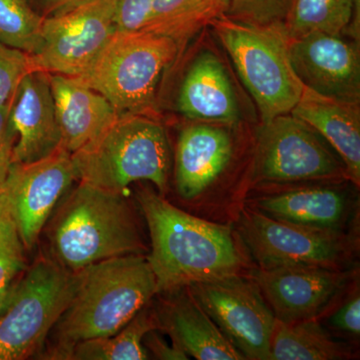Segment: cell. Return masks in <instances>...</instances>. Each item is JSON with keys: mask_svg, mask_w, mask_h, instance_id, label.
Returning a JSON list of instances; mask_svg holds the SVG:
<instances>
[{"mask_svg": "<svg viewBox=\"0 0 360 360\" xmlns=\"http://www.w3.org/2000/svg\"><path fill=\"white\" fill-rule=\"evenodd\" d=\"M136 200L150 233L146 257L158 293L240 274L243 258L229 227L188 214L153 189H139Z\"/></svg>", "mask_w": 360, "mask_h": 360, "instance_id": "cell-1", "label": "cell"}, {"mask_svg": "<svg viewBox=\"0 0 360 360\" xmlns=\"http://www.w3.org/2000/svg\"><path fill=\"white\" fill-rule=\"evenodd\" d=\"M77 274L75 295L51 330L46 359H66L77 343L115 335L158 293L144 255L110 258Z\"/></svg>", "mask_w": 360, "mask_h": 360, "instance_id": "cell-2", "label": "cell"}, {"mask_svg": "<svg viewBox=\"0 0 360 360\" xmlns=\"http://www.w3.org/2000/svg\"><path fill=\"white\" fill-rule=\"evenodd\" d=\"M47 238L51 257L73 272L146 250L136 213L124 193L84 181L63 200Z\"/></svg>", "mask_w": 360, "mask_h": 360, "instance_id": "cell-3", "label": "cell"}, {"mask_svg": "<svg viewBox=\"0 0 360 360\" xmlns=\"http://www.w3.org/2000/svg\"><path fill=\"white\" fill-rule=\"evenodd\" d=\"M71 158L79 181L123 193L129 184L146 180L160 194L167 191L169 143L162 125L148 115L118 116Z\"/></svg>", "mask_w": 360, "mask_h": 360, "instance_id": "cell-4", "label": "cell"}, {"mask_svg": "<svg viewBox=\"0 0 360 360\" xmlns=\"http://www.w3.org/2000/svg\"><path fill=\"white\" fill-rule=\"evenodd\" d=\"M210 25L255 99L262 122L290 113L304 85L291 65L283 23L248 25L224 14Z\"/></svg>", "mask_w": 360, "mask_h": 360, "instance_id": "cell-5", "label": "cell"}, {"mask_svg": "<svg viewBox=\"0 0 360 360\" xmlns=\"http://www.w3.org/2000/svg\"><path fill=\"white\" fill-rule=\"evenodd\" d=\"M176 58L177 45L167 37L116 32L89 70L73 78L105 97L118 115H148L161 75Z\"/></svg>", "mask_w": 360, "mask_h": 360, "instance_id": "cell-6", "label": "cell"}, {"mask_svg": "<svg viewBox=\"0 0 360 360\" xmlns=\"http://www.w3.org/2000/svg\"><path fill=\"white\" fill-rule=\"evenodd\" d=\"M21 276L0 314V360L27 359L41 352L77 288V272L51 257H40Z\"/></svg>", "mask_w": 360, "mask_h": 360, "instance_id": "cell-7", "label": "cell"}, {"mask_svg": "<svg viewBox=\"0 0 360 360\" xmlns=\"http://www.w3.org/2000/svg\"><path fill=\"white\" fill-rule=\"evenodd\" d=\"M330 146L307 123L288 115L262 122L253 161L257 184H296L347 177Z\"/></svg>", "mask_w": 360, "mask_h": 360, "instance_id": "cell-8", "label": "cell"}, {"mask_svg": "<svg viewBox=\"0 0 360 360\" xmlns=\"http://www.w3.org/2000/svg\"><path fill=\"white\" fill-rule=\"evenodd\" d=\"M238 231L260 269L283 266L342 269L352 253V243L345 233L281 221L253 208H246L241 213Z\"/></svg>", "mask_w": 360, "mask_h": 360, "instance_id": "cell-9", "label": "cell"}, {"mask_svg": "<svg viewBox=\"0 0 360 360\" xmlns=\"http://www.w3.org/2000/svg\"><path fill=\"white\" fill-rule=\"evenodd\" d=\"M115 32L113 0H89L44 18L41 44L30 56V70L79 77Z\"/></svg>", "mask_w": 360, "mask_h": 360, "instance_id": "cell-10", "label": "cell"}, {"mask_svg": "<svg viewBox=\"0 0 360 360\" xmlns=\"http://www.w3.org/2000/svg\"><path fill=\"white\" fill-rule=\"evenodd\" d=\"M187 288L245 359L270 360L277 319L255 281L238 274Z\"/></svg>", "mask_w": 360, "mask_h": 360, "instance_id": "cell-11", "label": "cell"}, {"mask_svg": "<svg viewBox=\"0 0 360 360\" xmlns=\"http://www.w3.org/2000/svg\"><path fill=\"white\" fill-rule=\"evenodd\" d=\"M75 180L71 155L61 148L42 160L13 163L0 189L11 203L25 250L37 245L54 208Z\"/></svg>", "mask_w": 360, "mask_h": 360, "instance_id": "cell-12", "label": "cell"}, {"mask_svg": "<svg viewBox=\"0 0 360 360\" xmlns=\"http://www.w3.org/2000/svg\"><path fill=\"white\" fill-rule=\"evenodd\" d=\"M352 274L326 266H283L259 269L255 283L277 321L284 323L316 319L347 290Z\"/></svg>", "mask_w": 360, "mask_h": 360, "instance_id": "cell-13", "label": "cell"}, {"mask_svg": "<svg viewBox=\"0 0 360 360\" xmlns=\"http://www.w3.org/2000/svg\"><path fill=\"white\" fill-rule=\"evenodd\" d=\"M290 56L305 89L342 103L359 104V41L311 32L290 39Z\"/></svg>", "mask_w": 360, "mask_h": 360, "instance_id": "cell-14", "label": "cell"}, {"mask_svg": "<svg viewBox=\"0 0 360 360\" xmlns=\"http://www.w3.org/2000/svg\"><path fill=\"white\" fill-rule=\"evenodd\" d=\"M9 118L18 136L13 163L42 160L61 148L49 73H26L11 99Z\"/></svg>", "mask_w": 360, "mask_h": 360, "instance_id": "cell-15", "label": "cell"}, {"mask_svg": "<svg viewBox=\"0 0 360 360\" xmlns=\"http://www.w3.org/2000/svg\"><path fill=\"white\" fill-rule=\"evenodd\" d=\"M233 142L227 129L196 123L180 132L175 150V186L184 200L205 193L229 167Z\"/></svg>", "mask_w": 360, "mask_h": 360, "instance_id": "cell-16", "label": "cell"}, {"mask_svg": "<svg viewBox=\"0 0 360 360\" xmlns=\"http://www.w3.org/2000/svg\"><path fill=\"white\" fill-rule=\"evenodd\" d=\"M167 298L155 309L160 330L187 356L200 360L245 359L225 338L214 321L187 288L165 292Z\"/></svg>", "mask_w": 360, "mask_h": 360, "instance_id": "cell-17", "label": "cell"}, {"mask_svg": "<svg viewBox=\"0 0 360 360\" xmlns=\"http://www.w3.org/2000/svg\"><path fill=\"white\" fill-rule=\"evenodd\" d=\"M251 208L281 221L343 233L354 205L347 189L323 186L260 196L252 201Z\"/></svg>", "mask_w": 360, "mask_h": 360, "instance_id": "cell-18", "label": "cell"}, {"mask_svg": "<svg viewBox=\"0 0 360 360\" xmlns=\"http://www.w3.org/2000/svg\"><path fill=\"white\" fill-rule=\"evenodd\" d=\"M177 110L189 120L234 124L240 110L224 63L214 53L202 51L187 70L177 97Z\"/></svg>", "mask_w": 360, "mask_h": 360, "instance_id": "cell-19", "label": "cell"}, {"mask_svg": "<svg viewBox=\"0 0 360 360\" xmlns=\"http://www.w3.org/2000/svg\"><path fill=\"white\" fill-rule=\"evenodd\" d=\"M61 148L70 155L98 136L117 120L110 101L73 77L49 75Z\"/></svg>", "mask_w": 360, "mask_h": 360, "instance_id": "cell-20", "label": "cell"}, {"mask_svg": "<svg viewBox=\"0 0 360 360\" xmlns=\"http://www.w3.org/2000/svg\"><path fill=\"white\" fill-rule=\"evenodd\" d=\"M290 113L328 142L345 165L348 179L359 186V104L328 98L304 87L300 101Z\"/></svg>", "mask_w": 360, "mask_h": 360, "instance_id": "cell-21", "label": "cell"}, {"mask_svg": "<svg viewBox=\"0 0 360 360\" xmlns=\"http://www.w3.org/2000/svg\"><path fill=\"white\" fill-rule=\"evenodd\" d=\"M226 11L224 0H153L142 32L174 40L179 56L189 40Z\"/></svg>", "mask_w": 360, "mask_h": 360, "instance_id": "cell-22", "label": "cell"}, {"mask_svg": "<svg viewBox=\"0 0 360 360\" xmlns=\"http://www.w3.org/2000/svg\"><path fill=\"white\" fill-rule=\"evenodd\" d=\"M352 356L349 345L335 340L316 319L276 322L270 360H342Z\"/></svg>", "mask_w": 360, "mask_h": 360, "instance_id": "cell-23", "label": "cell"}, {"mask_svg": "<svg viewBox=\"0 0 360 360\" xmlns=\"http://www.w3.org/2000/svg\"><path fill=\"white\" fill-rule=\"evenodd\" d=\"M360 0H293L284 27L290 39L311 32L359 37Z\"/></svg>", "mask_w": 360, "mask_h": 360, "instance_id": "cell-24", "label": "cell"}, {"mask_svg": "<svg viewBox=\"0 0 360 360\" xmlns=\"http://www.w3.org/2000/svg\"><path fill=\"white\" fill-rule=\"evenodd\" d=\"M149 304V303H148ZM146 305L115 335L77 343L66 359L144 360L149 359L143 345L146 333L160 330L155 310Z\"/></svg>", "mask_w": 360, "mask_h": 360, "instance_id": "cell-25", "label": "cell"}, {"mask_svg": "<svg viewBox=\"0 0 360 360\" xmlns=\"http://www.w3.org/2000/svg\"><path fill=\"white\" fill-rule=\"evenodd\" d=\"M44 20L30 0H0V42L30 56L41 44Z\"/></svg>", "mask_w": 360, "mask_h": 360, "instance_id": "cell-26", "label": "cell"}, {"mask_svg": "<svg viewBox=\"0 0 360 360\" xmlns=\"http://www.w3.org/2000/svg\"><path fill=\"white\" fill-rule=\"evenodd\" d=\"M25 250L11 203L0 189V288L15 283L25 271Z\"/></svg>", "mask_w": 360, "mask_h": 360, "instance_id": "cell-27", "label": "cell"}, {"mask_svg": "<svg viewBox=\"0 0 360 360\" xmlns=\"http://www.w3.org/2000/svg\"><path fill=\"white\" fill-rule=\"evenodd\" d=\"M293 0H231L225 15L255 25L284 23Z\"/></svg>", "mask_w": 360, "mask_h": 360, "instance_id": "cell-28", "label": "cell"}, {"mask_svg": "<svg viewBox=\"0 0 360 360\" xmlns=\"http://www.w3.org/2000/svg\"><path fill=\"white\" fill-rule=\"evenodd\" d=\"M30 70V54L0 42V108L8 103Z\"/></svg>", "mask_w": 360, "mask_h": 360, "instance_id": "cell-29", "label": "cell"}, {"mask_svg": "<svg viewBox=\"0 0 360 360\" xmlns=\"http://www.w3.org/2000/svg\"><path fill=\"white\" fill-rule=\"evenodd\" d=\"M116 32L143 30L150 15L153 0H113Z\"/></svg>", "mask_w": 360, "mask_h": 360, "instance_id": "cell-30", "label": "cell"}, {"mask_svg": "<svg viewBox=\"0 0 360 360\" xmlns=\"http://www.w3.org/2000/svg\"><path fill=\"white\" fill-rule=\"evenodd\" d=\"M329 326L349 336L356 338L360 335V297L359 288L335 310L328 321Z\"/></svg>", "mask_w": 360, "mask_h": 360, "instance_id": "cell-31", "label": "cell"}, {"mask_svg": "<svg viewBox=\"0 0 360 360\" xmlns=\"http://www.w3.org/2000/svg\"><path fill=\"white\" fill-rule=\"evenodd\" d=\"M11 103V101L0 108V187L6 182L13 165L14 146L18 139L9 118Z\"/></svg>", "mask_w": 360, "mask_h": 360, "instance_id": "cell-32", "label": "cell"}, {"mask_svg": "<svg viewBox=\"0 0 360 360\" xmlns=\"http://www.w3.org/2000/svg\"><path fill=\"white\" fill-rule=\"evenodd\" d=\"M143 345L148 350L149 356L153 355V359L162 360H186V352L174 345H170L162 336L158 333V329H153L146 333L143 338Z\"/></svg>", "mask_w": 360, "mask_h": 360, "instance_id": "cell-33", "label": "cell"}, {"mask_svg": "<svg viewBox=\"0 0 360 360\" xmlns=\"http://www.w3.org/2000/svg\"><path fill=\"white\" fill-rule=\"evenodd\" d=\"M30 4L44 18L70 11L89 0H30Z\"/></svg>", "mask_w": 360, "mask_h": 360, "instance_id": "cell-34", "label": "cell"}, {"mask_svg": "<svg viewBox=\"0 0 360 360\" xmlns=\"http://www.w3.org/2000/svg\"><path fill=\"white\" fill-rule=\"evenodd\" d=\"M13 284L14 283L11 285L7 286V288H0V314L6 307V303L8 302L11 291H13Z\"/></svg>", "mask_w": 360, "mask_h": 360, "instance_id": "cell-35", "label": "cell"}, {"mask_svg": "<svg viewBox=\"0 0 360 360\" xmlns=\"http://www.w3.org/2000/svg\"><path fill=\"white\" fill-rule=\"evenodd\" d=\"M224 2L225 4H226L227 8H229V4H231V0H224Z\"/></svg>", "mask_w": 360, "mask_h": 360, "instance_id": "cell-36", "label": "cell"}]
</instances>
